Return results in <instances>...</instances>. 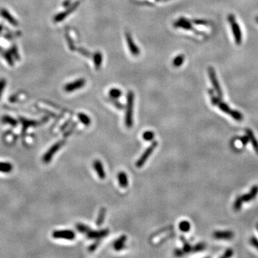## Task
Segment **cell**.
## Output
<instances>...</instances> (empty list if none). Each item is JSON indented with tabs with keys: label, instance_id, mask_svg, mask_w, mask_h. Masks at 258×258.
I'll return each mask as SVG.
<instances>
[{
	"label": "cell",
	"instance_id": "1",
	"mask_svg": "<svg viewBox=\"0 0 258 258\" xmlns=\"http://www.w3.org/2000/svg\"><path fill=\"white\" fill-rule=\"evenodd\" d=\"M210 95H211V100L212 102L213 105H217L220 108V109L222 111H223L224 113L227 114L230 116L231 118H234V120L237 121H241L243 119V116L241 113H240L239 111L232 110L227 103H225L224 102H222L221 100V98L220 97H216L214 95V94L212 93L211 91H209Z\"/></svg>",
	"mask_w": 258,
	"mask_h": 258
},
{
	"label": "cell",
	"instance_id": "2",
	"mask_svg": "<svg viewBox=\"0 0 258 258\" xmlns=\"http://www.w3.org/2000/svg\"><path fill=\"white\" fill-rule=\"evenodd\" d=\"M133 103H134V94L132 91H129L127 95V105L125 111V123L127 128H130L133 125Z\"/></svg>",
	"mask_w": 258,
	"mask_h": 258
},
{
	"label": "cell",
	"instance_id": "3",
	"mask_svg": "<svg viewBox=\"0 0 258 258\" xmlns=\"http://www.w3.org/2000/svg\"><path fill=\"white\" fill-rule=\"evenodd\" d=\"M227 19L229 22L230 23L231 31H232L233 35H234V41H235L237 45H240L242 43L243 35H242V32L239 24L236 21L235 17L233 15H229Z\"/></svg>",
	"mask_w": 258,
	"mask_h": 258
},
{
	"label": "cell",
	"instance_id": "4",
	"mask_svg": "<svg viewBox=\"0 0 258 258\" xmlns=\"http://www.w3.org/2000/svg\"><path fill=\"white\" fill-rule=\"evenodd\" d=\"M65 140H61L59 141L58 142L55 143L53 146H51L49 148V149L47 151L46 153L44 154L43 157H42V161L45 164H48L51 161L52 157L54 156V155L55 154L56 152L59 151V149L63 145L65 144Z\"/></svg>",
	"mask_w": 258,
	"mask_h": 258
},
{
	"label": "cell",
	"instance_id": "5",
	"mask_svg": "<svg viewBox=\"0 0 258 258\" xmlns=\"http://www.w3.org/2000/svg\"><path fill=\"white\" fill-rule=\"evenodd\" d=\"M157 145H158V142H157V141H154V142L152 143L151 146H148V147L146 148V151L141 155V156L139 158V159L137 161L136 164V166L137 168H141L144 165L145 163L146 162V161H147L148 158L151 156V153L154 151L155 148H156Z\"/></svg>",
	"mask_w": 258,
	"mask_h": 258
},
{
	"label": "cell",
	"instance_id": "6",
	"mask_svg": "<svg viewBox=\"0 0 258 258\" xmlns=\"http://www.w3.org/2000/svg\"><path fill=\"white\" fill-rule=\"evenodd\" d=\"M208 72H209V78H210V80H211L212 84L214 87V89H215V91L217 92L218 96L220 97V98H222V90H221L220 83H219L218 80H217V75H216V73H215V70H214L213 68H211V67H210V68H209V70H208Z\"/></svg>",
	"mask_w": 258,
	"mask_h": 258
},
{
	"label": "cell",
	"instance_id": "7",
	"mask_svg": "<svg viewBox=\"0 0 258 258\" xmlns=\"http://www.w3.org/2000/svg\"><path fill=\"white\" fill-rule=\"evenodd\" d=\"M52 237L55 239L72 240L75 239V234L72 230H56L52 232Z\"/></svg>",
	"mask_w": 258,
	"mask_h": 258
},
{
	"label": "cell",
	"instance_id": "8",
	"mask_svg": "<svg viewBox=\"0 0 258 258\" xmlns=\"http://www.w3.org/2000/svg\"><path fill=\"white\" fill-rule=\"evenodd\" d=\"M78 5H79V1H75V3H73V4H72V5L69 7V8L67 9V10H65V12L57 14V15H56L54 18L55 22H61V21H63V19L66 18V17H68L69 15H70V14H71L72 12L74 11V10H76V8L78 7Z\"/></svg>",
	"mask_w": 258,
	"mask_h": 258
},
{
	"label": "cell",
	"instance_id": "9",
	"mask_svg": "<svg viewBox=\"0 0 258 258\" xmlns=\"http://www.w3.org/2000/svg\"><path fill=\"white\" fill-rule=\"evenodd\" d=\"M85 84H86V80L84 79H78V80L74 81V82L67 84L65 86L64 89L68 93H71L72 91L83 88L85 86Z\"/></svg>",
	"mask_w": 258,
	"mask_h": 258
},
{
	"label": "cell",
	"instance_id": "10",
	"mask_svg": "<svg viewBox=\"0 0 258 258\" xmlns=\"http://www.w3.org/2000/svg\"><path fill=\"white\" fill-rule=\"evenodd\" d=\"M125 39H126V42L128 45V48L130 51V53L134 56L139 55V53H140V49L135 45V43L133 41V38H132L130 33L125 32Z\"/></svg>",
	"mask_w": 258,
	"mask_h": 258
},
{
	"label": "cell",
	"instance_id": "11",
	"mask_svg": "<svg viewBox=\"0 0 258 258\" xmlns=\"http://www.w3.org/2000/svg\"><path fill=\"white\" fill-rule=\"evenodd\" d=\"M109 233V230L108 229H104L102 230L93 231L91 230L87 233V237L89 239H100V238L106 237Z\"/></svg>",
	"mask_w": 258,
	"mask_h": 258
},
{
	"label": "cell",
	"instance_id": "12",
	"mask_svg": "<svg viewBox=\"0 0 258 258\" xmlns=\"http://www.w3.org/2000/svg\"><path fill=\"white\" fill-rule=\"evenodd\" d=\"M257 194H258V186L255 185V186H253L252 188H251L250 191L248 192V193L244 194L243 196H240V197H241V199L243 202H249V201L252 200V199H254V198L257 197Z\"/></svg>",
	"mask_w": 258,
	"mask_h": 258
},
{
	"label": "cell",
	"instance_id": "13",
	"mask_svg": "<svg viewBox=\"0 0 258 258\" xmlns=\"http://www.w3.org/2000/svg\"><path fill=\"white\" fill-rule=\"evenodd\" d=\"M214 237L220 240H230L234 237V233L231 231H217L213 234Z\"/></svg>",
	"mask_w": 258,
	"mask_h": 258
},
{
	"label": "cell",
	"instance_id": "14",
	"mask_svg": "<svg viewBox=\"0 0 258 258\" xmlns=\"http://www.w3.org/2000/svg\"><path fill=\"white\" fill-rule=\"evenodd\" d=\"M0 15H1V17H3L4 19H6L7 22L10 23V24L13 26H17L18 25V22L15 19V17L12 16L11 14L7 10H5V9H1L0 10Z\"/></svg>",
	"mask_w": 258,
	"mask_h": 258
},
{
	"label": "cell",
	"instance_id": "15",
	"mask_svg": "<svg viewBox=\"0 0 258 258\" xmlns=\"http://www.w3.org/2000/svg\"><path fill=\"white\" fill-rule=\"evenodd\" d=\"M93 167L95 171H96L97 174L99 176L100 179H104L105 178V172L104 170L103 166L100 160H95L93 162Z\"/></svg>",
	"mask_w": 258,
	"mask_h": 258
},
{
	"label": "cell",
	"instance_id": "16",
	"mask_svg": "<svg viewBox=\"0 0 258 258\" xmlns=\"http://www.w3.org/2000/svg\"><path fill=\"white\" fill-rule=\"evenodd\" d=\"M174 26L176 27H181L183 28V29H188V30L194 31L192 27V24H191L189 21L187 20L186 19L183 18V17H181V18L178 19L177 21H176V22L174 23Z\"/></svg>",
	"mask_w": 258,
	"mask_h": 258
},
{
	"label": "cell",
	"instance_id": "17",
	"mask_svg": "<svg viewBox=\"0 0 258 258\" xmlns=\"http://www.w3.org/2000/svg\"><path fill=\"white\" fill-rule=\"evenodd\" d=\"M127 240V237L125 235H122L117 239L114 243V247L116 250L119 251L124 248L125 243Z\"/></svg>",
	"mask_w": 258,
	"mask_h": 258
},
{
	"label": "cell",
	"instance_id": "18",
	"mask_svg": "<svg viewBox=\"0 0 258 258\" xmlns=\"http://www.w3.org/2000/svg\"><path fill=\"white\" fill-rule=\"evenodd\" d=\"M118 180L119 185L123 188H126L128 185V176L124 171H121L118 175Z\"/></svg>",
	"mask_w": 258,
	"mask_h": 258
},
{
	"label": "cell",
	"instance_id": "19",
	"mask_svg": "<svg viewBox=\"0 0 258 258\" xmlns=\"http://www.w3.org/2000/svg\"><path fill=\"white\" fill-rule=\"evenodd\" d=\"M20 121L21 123H22V132L26 131V130L29 128V127L30 126H33V125H38L39 122L36 121H32V120H27L25 119V118H20Z\"/></svg>",
	"mask_w": 258,
	"mask_h": 258
},
{
	"label": "cell",
	"instance_id": "20",
	"mask_svg": "<svg viewBox=\"0 0 258 258\" xmlns=\"http://www.w3.org/2000/svg\"><path fill=\"white\" fill-rule=\"evenodd\" d=\"M246 134L247 136L250 139V141L252 144V146H253L254 151H255L258 153V141L256 139L255 136H254L253 132L250 130V129H246Z\"/></svg>",
	"mask_w": 258,
	"mask_h": 258
},
{
	"label": "cell",
	"instance_id": "21",
	"mask_svg": "<svg viewBox=\"0 0 258 258\" xmlns=\"http://www.w3.org/2000/svg\"><path fill=\"white\" fill-rule=\"evenodd\" d=\"M13 170V165L10 162H0V172L9 174Z\"/></svg>",
	"mask_w": 258,
	"mask_h": 258
},
{
	"label": "cell",
	"instance_id": "22",
	"mask_svg": "<svg viewBox=\"0 0 258 258\" xmlns=\"http://www.w3.org/2000/svg\"><path fill=\"white\" fill-rule=\"evenodd\" d=\"M105 215H106V209L102 207L100 209V211H99L98 218H97L96 220V225L98 226V227H100L102 223H103L104 220H105Z\"/></svg>",
	"mask_w": 258,
	"mask_h": 258
},
{
	"label": "cell",
	"instance_id": "23",
	"mask_svg": "<svg viewBox=\"0 0 258 258\" xmlns=\"http://www.w3.org/2000/svg\"><path fill=\"white\" fill-rule=\"evenodd\" d=\"M77 117H78L79 120H80V121L81 123H83L85 125H89L91 124V118L88 116H87L86 114H83V113H80V114H77Z\"/></svg>",
	"mask_w": 258,
	"mask_h": 258
},
{
	"label": "cell",
	"instance_id": "24",
	"mask_svg": "<svg viewBox=\"0 0 258 258\" xmlns=\"http://www.w3.org/2000/svg\"><path fill=\"white\" fill-rule=\"evenodd\" d=\"M1 121H2L3 123H7V124L12 125L13 127H15L17 125V121H16L15 118H12L10 116H3L2 118H1Z\"/></svg>",
	"mask_w": 258,
	"mask_h": 258
},
{
	"label": "cell",
	"instance_id": "25",
	"mask_svg": "<svg viewBox=\"0 0 258 258\" xmlns=\"http://www.w3.org/2000/svg\"><path fill=\"white\" fill-rule=\"evenodd\" d=\"M178 227H179V229L181 231H184V232H187V231H189L190 230L191 224H190L189 222H188V221L184 220V221H181V222H180L179 225H178Z\"/></svg>",
	"mask_w": 258,
	"mask_h": 258
},
{
	"label": "cell",
	"instance_id": "26",
	"mask_svg": "<svg viewBox=\"0 0 258 258\" xmlns=\"http://www.w3.org/2000/svg\"><path fill=\"white\" fill-rule=\"evenodd\" d=\"M122 95V91L121 90L118 89V88H112L110 91H109V95L111 98L116 99L118 98Z\"/></svg>",
	"mask_w": 258,
	"mask_h": 258
},
{
	"label": "cell",
	"instance_id": "27",
	"mask_svg": "<svg viewBox=\"0 0 258 258\" xmlns=\"http://www.w3.org/2000/svg\"><path fill=\"white\" fill-rule=\"evenodd\" d=\"M184 62V56L180 55L174 58V60H173V65L175 67H180L183 64Z\"/></svg>",
	"mask_w": 258,
	"mask_h": 258
},
{
	"label": "cell",
	"instance_id": "28",
	"mask_svg": "<svg viewBox=\"0 0 258 258\" xmlns=\"http://www.w3.org/2000/svg\"><path fill=\"white\" fill-rule=\"evenodd\" d=\"M181 240H182L184 243V247L182 250L184 252V253H188V252H192V247L191 246L190 244L185 240V238L183 237H181Z\"/></svg>",
	"mask_w": 258,
	"mask_h": 258
},
{
	"label": "cell",
	"instance_id": "29",
	"mask_svg": "<svg viewBox=\"0 0 258 258\" xmlns=\"http://www.w3.org/2000/svg\"><path fill=\"white\" fill-rule=\"evenodd\" d=\"M154 136L155 134L153 131H151V130H146V131H145L144 133H143L142 136L145 141H150L153 140V138H154Z\"/></svg>",
	"mask_w": 258,
	"mask_h": 258
},
{
	"label": "cell",
	"instance_id": "30",
	"mask_svg": "<svg viewBox=\"0 0 258 258\" xmlns=\"http://www.w3.org/2000/svg\"><path fill=\"white\" fill-rule=\"evenodd\" d=\"M76 228H77V229L79 231H80V232L86 233V234H87L88 231H90L91 230V228L88 227V226L85 225V224H80V223H78L77 224V225H76Z\"/></svg>",
	"mask_w": 258,
	"mask_h": 258
},
{
	"label": "cell",
	"instance_id": "31",
	"mask_svg": "<svg viewBox=\"0 0 258 258\" xmlns=\"http://www.w3.org/2000/svg\"><path fill=\"white\" fill-rule=\"evenodd\" d=\"M243 201L242 200L241 197H238L237 199H235V201H234V204H233V209H234L235 211H238V210H240L241 209L242 207V205L243 204Z\"/></svg>",
	"mask_w": 258,
	"mask_h": 258
},
{
	"label": "cell",
	"instance_id": "32",
	"mask_svg": "<svg viewBox=\"0 0 258 258\" xmlns=\"http://www.w3.org/2000/svg\"><path fill=\"white\" fill-rule=\"evenodd\" d=\"M94 63L96 68H98L100 66L102 63V55L100 52H96L94 55Z\"/></svg>",
	"mask_w": 258,
	"mask_h": 258
},
{
	"label": "cell",
	"instance_id": "33",
	"mask_svg": "<svg viewBox=\"0 0 258 258\" xmlns=\"http://www.w3.org/2000/svg\"><path fill=\"white\" fill-rule=\"evenodd\" d=\"M108 101H110L111 102H112L113 105H114V106L116 107V108H117L118 110H123V105H122L121 102L117 101V100H116V99L111 98L108 99Z\"/></svg>",
	"mask_w": 258,
	"mask_h": 258
},
{
	"label": "cell",
	"instance_id": "34",
	"mask_svg": "<svg viewBox=\"0 0 258 258\" xmlns=\"http://www.w3.org/2000/svg\"><path fill=\"white\" fill-rule=\"evenodd\" d=\"M205 248V245L204 243H198L194 247H192V252H197L203 250Z\"/></svg>",
	"mask_w": 258,
	"mask_h": 258
},
{
	"label": "cell",
	"instance_id": "35",
	"mask_svg": "<svg viewBox=\"0 0 258 258\" xmlns=\"http://www.w3.org/2000/svg\"><path fill=\"white\" fill-rule=\"evenodd\" d=\"M7 81L4 78L0 79V98H1V95H2L3 91H4L5 87H6Z\"/></svg>",
	"mask_w": 258,
	"mask_h": 258
},
{
	"label": "cell",
	"instance_id": "36",
	"mask_svg": "<svg viewBox=\"0 0 258 258\" xmlns=\"http://www.w3.org/2000/svg\"><path fill=\"white\" fill-rule=\"evenodd\" d=\"M77 125V123H76V122H75V123H72V124L71 125H70V126H69L68 130L66 132V133H65V136L66 137V136H70V134H71L72 133V131H73V130H75V128H76V125Z\"/></svg>",
	"mask_w": 258,
	"mask_h": 258
},
{
	"label": "cell",
	"instance_id": "37",
	"mask_svg": "<svg viewBox=\"0 0 258 258\" xmlns=\"http://www.w3.org/2000/svg\"><path fill=\"white\" fill-rule=\"evenodd\" d=\"M100 244V240H97L96 242H95V243H93L92 245H90L89 248H88V250L90 251V252H93V251L96 250V248L99 246V245Z\"/></svg>",
	"mask_w": 258,
	"mask_h": 258
},
{
	"label": "cell",
	"instance_id": "38",
	"mask_svg": "<svg viewBox=\"0 0 258 258\" xmlns=\"http://www.w3.org/2000/svg\"><path fill=\"white\" fill-rule=\"evenodd\" d=\"M4 56L5 60L7 61L8 64L10 65H11V66H13L14 62H13V60H12V57L11 55H10V53H8V52H7V53L4 54Z\"/></svg>",
	"mask_w": 258,
	"mask_h": 258
},
{
	"label": "cell",
	"instance_id": "39",
	"mask_svg": "<svg viewBox=\"0 0 258 258\" xmlns=\"http://www.w3.org/2000/svg\"><path fill=\"white\" fill-rule=\"evenodd\" d=\"M233 255V250L231 249H228L225 251V252L221 256V258H228Z\"/></svg>",
	"mask_w": 258,
	"mask_h": 258
},
{
	"label": "cell",
	"instance_id": "40",
	"mask_svg": "<svg viewBox=\"0 0 258 258\" xmlns=\"http://www.w3.org/2000/svg\"><path fill=\"white\" fill-rule=\"evenodd\" d=\"M240 140L242 142V144H243V146H246V145L248 144L249 141H250V139H249V137L247 136V135H246L240 137Z\"/></svg>",
	"mask_w": 258,
	"mask_h": 258
},
{
	"label": "cell",
	"instance_id": "41",
	"mask_svg": "<svg viewBox=\"0 0 258 258\" xmlns=\"http://www.w3.org/2000/svg\"><path fill=\"white\" fill-rule=\"evenodd\" d=\"M193 22L197 25H208V22L206 21L201 20V19H196V20H194Z\"/></svg>",
	"mask_w": 258,
	"mask_h": 258
},
{
	"label": "cell",
	"instance_id": "42",
	"mask_svg": "<svg viewBox=\"0 0 258 258\" xmlns=\"http://www.w3.org/2000/svg\"><path fill=\"white\" fill-rule=\"evenodd\" d=\"M250 243L252 244V245L255 247L256 249L258 250V240L255 237H252L250 239Z\"/></svg>",
	"mask_w": 258,
	"mask_h": 258
},
{
	"label": "cell",
	"instance_id": "43",
	"mask_svg": "<svg viewBox=\"0 0 258 258\" xmlns=\"http://www.w3.org/2000/svg\"><path fill=\"white\" fill-rule=\"evenodd\" d=\"M70 123H71V119H69V120H68V121H67L66 122H65V123H64V124L63 125V126L61 127L60 130H64V129H65V128H67V127H68L69 125H70Z\"/></svg>",
	"mask_w": 258,
	"mask_h": 258
},
{
	"label": "cell",
	"instance_id": "44",
	"mask_svg": "<svg viewBox=\"0 0 258 258\" xmlns=\"http://www.w3.org/2000/svg\"><path fill=\"white\" fill-rule=\"evenodd\" d=\"M78 50H79V52H80L81 54L83 55H85V56H89L90 55L89 52H88V51H86L85 49L80 48V49H79Z\"/></svg>",
	"mask_w": 258,
	"mask_h": 258
},
{
	"label": "cell",
	"instance_id": "45",
	"mask_svg": "<svg viewBox=\"0 0 258 258\" xmlns=\"http://www.w3.org/2000/svg\"><path fill=\"white\" fill-rule=\"evenodd\" d=\"M184 254V252L183 250H176V251H175V254H176V256H181V255H183Z\"/></svg>",
	"mask_w": 258,
	"mask_h": 258
},
{
	"label": "cell",
	"instance_id": "46",
	"mask_svg": "<svg viewBox=\"0 0 258 258\" xmlns=\"http://www.w3.org/2000/svg\"><path fill=\"white\" fill-rule=\"evenodd\" d=\"M256 20H257V22H258V17H257V19H256Z\"/></svg>",
	"mask_w": 258,
	"mask_h": 258
},
{
	"label": "cell",
	"instance_id": "47",
	"mask_svg": "<svg viewBox=\"0 0 258 258\" xmlns=\"http://www.w3.org/2000/svg\"><path fill=\"white\" fill-rule=\"evenodd\" d=\"M257 230H258V227H257Z\"/></svg>",
	"mask_w": 258,
	"mask_h": 258
}]
</instances>
